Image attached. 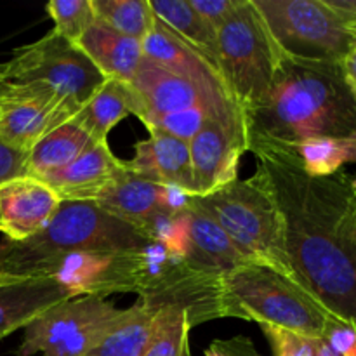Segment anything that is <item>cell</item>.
Segmentation results:
<instances>
[{
	"label": "cell",
	"instance_id": "6da1fadb",
	"mask_svg": "<svg viewBox=\"0 0 356 356\" xmlns=\"http://www.w3.org/2000/svg\"><path fill=\"white\" fill-rule=\"evenodd\" d=\"M270 190L299 284L334 318L356 329L355 176L312 177L291 152L250 149Z\"/></svg>",
	"mask_w": 356,
	"mask_h": 356
},
{
	"label": "cell",
	"instance_id": "7a4b0ae2",
	"mask_svg": "<svg viewBox=\"0 0 356 356\" xmlns=\"http://www.w3.org/2000/svg\"><path fill=\"white\" fill-rule=\"evenodd\" d=\"M249 152L308 139L356 138V101L336 63L282 56L266 99L243 117Z\"/></svg>",
	"mask_w": 356,
	"mask_h": 356
},
{
	"label": "cell",
	"instance_id": "3957f363",
	"mask_svg": "<svg viewBox=\"0 0 356 356\" xmlns=\"http://www.w3.org/2000/svg\"><path fill=\"white\" fill-rule=\"evenodd\" d=\"M110 294H136L156 309L181 308L193 327L225 318L222 273L202 270L155 242L111 256L94 296Z\"/></svg>",
	"mask_w": 356,
	"mask_h": 356
},
{
	"label": "cell",
	"instance_id": "277c9868",
	"mask_svg": "<svg viewBox=\"0 0 356 356\" xmlns=\"http://www.w3.org/2000/svg\"><path fill=\"white\" fill-rule=\"evenodd\" d=\"M148 243L138 228L104 212L96 202H61L40 233L24 242L0 243V275L35 277L37 268L49 257L70 252L113 256Z\"/></svg>",
	"mask_w": 356,
	"mask_h": 356
},
{
	"label": "cell",
	"instance_id": "5b68a950",
	"mask_svg": "<svg viewBox=\"0 0 356 356\" xmlns=\"http://www.w3.org/2000/svg\"><path fill=\"white\" fill-rule=\"evenodd\" d=\"M225 318L277 325L322 339L334 318L292 278L264 264H245L222 275Z\"/></svg>",
	"mask_w": 356,
	"mask_h": 356
},
{
	"label": "cell",
	"instance_id": "8992f818",
	"mask_svg": "<svg viewBox=\"0 0 356 356\" xmlns=\"http://www.w3.org/2000/svg\"><path fill=\"white\" fill-rule=\"evenodd\" d=\"M195 204L204 209L254 263L273 268L299 284L285 247L280 211L256 172L249 179L233 181L207 197H195Z\"/></svg>",
	"mask_w": 356,
	"mask_h": 356
},
{
	"label": "cell",
	"instance_id": "52a82bcc",
	"mask_svg": "<svg viewBox=\"0 0 356 356\" xmlns=\"http://www.w3.org/2000/svg\"><path fill=\"white\" fill-rule=\"evenodd\" d=\"M280 59L259 10L242 0L218 30L216 68L243 117L266 99Z\"/></svg>",
	"mask_w": 356,
	"mask_h": 356
},
{
	"label": "cell",
	"instance_id": "ba28073f",
	"mask_svg": "<svg viewBox=\"0 0 356 356\" xmlns=\"http://www.w3.org/2000/svg\"><path fill=\"white\" fill-rule=\"evenodd\" d=\"M104 80L76 44L54 31L17 47L13 58L0 65V87H42L56 94L75 115Z\"/></svg>",
	"mask_w": 356,
	"mask_h": 356
},
{
	"label": "cell",
	"instance_id": "9c48e42d",
	"mask_svg": "<svg viewBox=\"0 0 356 356\" xmlns=\"http://www.w3.org/2000/svg\"><path fill=\"white\" fill-rule=\"evenodd\" d=\"M252 2L275 47L284 58L339 65L355 45V35L323 0Z\"/></svg>",
	"mask_w": 356,
	"mask_h": 356
},
{
	"label": "cell",
	"instance_id": "30bf717a",
	"mask_svg": "<svg viewBox=\"0 0 356 356\" xmlns=\"http://www.w3.org/2000/svg\"><path fill=\"white\" fill-rule=\"evenodd\" d=\"M125 83L131 90V115H136L139 120L179 113L200 104H216L238 110L228 94L207 89L184 76L167 72L148 59H143L131 82Z\"/></svg>",
	"mask_w": 356,
	"mask_h": 356
},
{
	"label": "cell",
	"instance_id": "8fae6325",
	"mask_svg": "<svg viewBox=\"0 0 356 356\" xmlns=\"http://www.w3.org/2000/svg\"><path fill=\"white\" fill-rule=\"evenodd\" d=\"M249 152L243 118H214L190 141L195 197H207L238 179Z\"/></svg>",
	"mask_w": 356,
	"mask_h": 356
},
{
	"label": "cell",
	"instance_id": "7c38bea8",
	"mask_svg": "<svg viewBox=\"0 0 356 356\" xmlns=\"http://www.w3.org/2000/svg\"><path fill=\"white\" fill-rule=\"evenodd\" d=\"M75 117L51 90L42 87H0V139L30 152L45 134Z\"/></svg>",
	"mask_w": 356,
	"mask_h": 356
},
{
	"label": "cell",
	"instance_id": "4fadbf2b",
	"mask_svg": "<svg viewBox=\"0 0 356 356\" xmlns=\"http://www.w3.org/2000/svg\"><path fill=\"white\" fill-rule=\"evenodd\" d=\"M120 312L113 302L99 296H82L59 302L24 327L16 356L44 355L82 330L115 318Z\"/></svg>",
	"mask_w": 356,
	"mask_h": 356
},
{
	"label": "cell",
	"instance_id": "5bb4252c",
	"mask_svg": "<svg viewBox=\"0 0 356 356\" xmlns=\"http://www.w3.org/2000/svg\"><path fill=\"white\" fill-rule=\"evenodd\" d=\"M61 198L49 184L30 176L0 186V233L9 242H24L51 222Z\"/></svg>",
	"mask_w": 356,
	"mask_h": 356
},
{
	"label": "cell",
	"instance_id": "9a60e30c",
	"mask_svg": "<svg viewBox=\"0 0 356 356\" xmlns=\"http://www.w3.org/2000/svg\"><path fill=\"white\" fill-rule=\"evenodd\" d=\"M125 167L127 162L117 159L108 143H94L70 165L42 181L61 202H94Z\"/></svg>",
	"mask_w": 356,
	"mask_h": 356
},
{
	"label": "cell",
	"instance_id": "2e32d148",
	"mask_svg": "<svg viewBox=\"0 0 356 356\" xmlns=\"http://www.w3.org/2000/svg\"><path fill=\"white\" fill-rule=\"evenodd\" d=\"M75 296L52 278L10 277L0 284V339Z\"/></svg>",
	"mask_w": 356,
	"mask_h": 356
},
{
	"label": "cell",
	"instance_id": "e0dca14e",
	"mask_svg": "<svg viewBox=\"0 0 356 356\" xmlns=\"http://www.w3.org/2000/svg\"><path fill=\"white\" fill-rule=\"evenodd\" d=\"M149 139L134 146L129 169L153 184H170L195 195L190 143L159 131H148Z\"/></svg>",
	"mask_w": 356,
	"mask_h": 356
},
{
	"label": "cell",
	"instance_id": "ac0fdd59",
	"mask_svg": "<svg viewBox=\"0 0 356 356\" xmlns=\"http://www.w3.org/2000/svg\"><path fill=\"white\" fill-rule=\"evenodd\" d=\"M141 47L145 59L162 66L167 72L184 76L191 82L207 87V89L228 94L216 66L211 61H207L200 52L195 51L191 45L181 40L156 17L153 21L149 33L141 40Z\"/></svg>",
	"mask_w": 356,
	"mask_h": 356
},
{
	"label": "cell",
	"instance_id": "d6986e66",
	"mask_svg": "<svg viewBox=\"0 0 356 356\" xmlns=\"http://www.w3.org/2000/svg\"><path fill=\"white\" fill-rule=\"evenodd\" d=\"M186 216L190 226V249H188L186 261H190L191 264L202 270L225 275L236 268L254 263L235 245L225 229L204 209L195 204V198Z\"/></svg>",
	"mask_w": 356,
	"mask_h": 356
},
{
	"label": "cell",
	"instance_id": "ffe728a7",
	"mask_svg": "<svg viewBox=\"0 0 356 356\" xmlns=\"http://www.w3.org/2000/svg\"><path fill=\"white\" fill-rule=\"evenodd\" d=\"M76 47L90 59L106 80L131 82L143 63L141 40L117 33L106 24L94 21L80 37Z\"/></svg>",
	"mask_w": 356,
	"mask_h": 356
},
{
	"label": "cell",
	"instance_id": "44dd1931",
	"mask_svg": "<svg viewBox=\"0 0 356 356\" xmlns=\"http://www.w3.org/2000/svg\"><path fill=\"white\" fill-rule=\"evenodd\" d=\"M94 202L104 212L141 232L149 216L159 211V184L138 176L127 165Z\"/></svg>",
	"mask_w": 356,
	"mask_h": 356
},
{
	"label": "cell",
	"instance_id": "7402d4cb",
	"mask_svg": "<svg viewBox=\"0 0 356 356\" xmlns=\"http://www.w3.org/2000/svg\"><path fill=\"white\" fill-rule=\"evenodd\" d=\"M92 145L94 141L86 129L75 118H70L68 122L45 134L28 152L24 176L42 181L49 174L58 172L63 167L70 165Z\"/></svg>",
	"mask_w": 356,
	"mask_h": 356
},
{
	"label": "cell",
	"instance_id": "603a6c76",
	"mask_svg": "<svg viewBox=\"0 0 356 356\" xmlns=\"http://www.w3.org/2000/svg\"><path fill=\"white\" fill-rule=\"evenodd\" d=\"M156 312L159 309L141 301L124 309L86 356H143L152 337Z\"/></svg>",
	"mask_w": 356,
	"mask_h": 356
},
{
	"label": "cell",
	"instance_id": "cb8c5ba5",
	"mask_svg": "<svg viewBox=\"0 0 356 356\" xmlns=\"http://www.w3.org/2000/svg\"><path fill=\"white\" fill-rule=\"evenodd\" d=\"M131 90L127 83L104 80L103 86L89 97L73 118L86 129L94 143H108V134L122 118L131 115Z\"/></svg>",
	"mask_w": 356,
	"mask_h": 356
},
{
	"label": "cell",
	"instance_id": "d4e9b609",
	"mask_svg": "<svg viewBox=\"0 0 356 356\" xmlns=\"http://www.w3.org/2000/svg\"><path fill=\"white\" fill-rule=\"evenodd\" d=\"M149 7L156 19L216 66L218 31L198 16L190 0H149Z\"/></svg>",
	"mask_w": 356,
	"mask_h": 356
},
{
	"label": "cell",
	"instance_id": "484cf974",
	"mask_svg": "<svg viewBox=\"0 0 356 356\" xmlns=\"http://www.w3.org/2000/svg\"><path fill=\"white\" fill-rule=\"evenodd\" d=\"M284 152H291L308 176L329 177L356 162V138L308 139Z\"/></svg>",
	"mask_w": 356,
	"mask_h": 356
},
{
	"label": "cell",
	"instance_id": "4316f807",
	"mask_svg": "<svg viewBox=\"0 0 356 356\" xmlns=\"http://www.w3.org/2000/svg\"><path fill=\"white\" fill-rule=\"evenodd\" d=\"M96 21L117 33L143 40L155 21L149 0H92Z\"/></svg>",
	"mask_w": 356,
	"mask_h": 356
},
{
	"label": "cell",
	"instance_id": "83f0119b",
	"mask_svg": "<svg viewBox=\"0 0 356 356\" xmlns=\"http://www.w3.org/2000/svg\"><path fill=\"white\" fill-rule=\"evenodd\" d=\"M191 329L190 315L184 309L174 306L160 308L143 356H190Z\"/></svg>",
	"mask_w": 356,
	"mask_h": 356
},
{
	"label": "cell",
	"instance_id": "f1b7e54d",
	"mask_svg": "<svg viewBox=\"0 0 356 356\" xmlns=\"http://www.w3.org/2000/svg\"><path fill=\"white\" fill-rule=\"evenodd\" d=\"M47 13L54 23L52 31L73 44H76L96 21L92 0H52L47 3Z\"/></svg>",
	"mask_w": 356,
	"mask_h": 356
},
{
	"label": "cell",
	"instance_id": "f546056e",
	"mask_svg": "<svg viewBox=\"0 0 356 356\" xmlns=\"http://www.w3.org/2000/svg\"><path fill=\"white\" fill-rule=\"evenodd\" d=\"M275 356H315V339L277 325H259Z\"/></svg>",
	"mask_w": 356,
	"mask_h": 356
},
{
	"label": "cell",
	"instance_id": "4dcf8cb0",
	"mask_svg": "<svg viewBox=\"0 0 356 356\" xmlns=\"http://www.w3.org/2000/svg\"><path fill=\"white\" fill-rule=\"evenodd\" d=\"M240 2L242 0H190L198 16L216 31L235 13Z\"/></svg>",
	"mask_w": 356,
	"mask_h": 356
},
{
	"label": "cell",
	"instance_id": "1f68e13d",
	"mask_svg": "<svg viewBox=\"0 0 356 356\" xmlns=\"http://www.w3.org/2000/svg\"><path fill=\"white\" fill-rule=\"evenodd\" d=\"M322 339L339 356H356V329L341 320H332Z\"/></svg>",
	"mask_w": 356,
	"mask_h": 356
},
{
	"label": "cell",
	"instance_id": "d6a6232c",
	"mask_svg": "<svg viewBox=\"0 0 356 356\" xmlns=\"http://www.w3.org/2000/svg\"><path fill=\"white\" fill-rule=\"evenodd\" d=\"M195 195L179 186L159 184V211L169 216H181L190 211Z\"/></svg>",
	"mask_w": 356,
	"mask_h": 356
},
{
	"label": "cell",
	"instance_id": "836d02e7",
	"mask_svg": "<svg viewBox=\"0 0 356 356\" xmlns=\"http://www.w3.org/2000/svg\"><path fill=\"white\" fill-rule=\"evenodd\" d=\"M26 152L0 139V186L16 177L24 176Z\"/></svg>",
	"mask_w": 356,
	"mask_h": 356
},
{
	"label": "cell",
	"instance_id": "e575fe53",
	"mask_svg": "<svg viewBox=\"0 0 356 356\" xmlns=\"http://www.w3.org/2000/svg\"><path fill=\"white\" fill-rule=\"evenodd\" d=\"M256 353L252 343L247 339H229V341H214L205 351V356H250Z\"/></svg>",
	"mask_w": 356,
	"mask_h": 356
},
{
	"label": "cell",
	"instance_id": "d590c367",
	"mask_svg": "<svg viewBox=\"0 0 356 356\" xmlns=\"http://www.w3.org/2000/svg\"><path fill=\"white\" fill-rule=\"evenodd\" d=\"M323 2L348 28L356 24V0H323Z\"/></svg>",
	"mask_w": 356,
	"mask_h": 356
},
{
	"label": "cell",
	"instance_id": "8d00e7d4",
	"mask_svg": "<svg viewBox=\"0 0 356 356\" xmlns=\"http://www.w3.org/2000/svg\"><path fill=\"white\" fill-rule=\"evenodd\" d=\"M341 70H343V75L346 79V82L350 86H356V42L353 47L348 51V54L344 56L343 61L339 63Z\"/></svg>",
	"mask_w": 356,
	"mask_h": 356
},
{
	"label": "cell",
	"instance_id": "74e56055",
	"mask_svg": "<svg viewBox=\"0 0 356 356\" xmlns=\"http://www.w3.org/2000/svg\"><path fill=\"white\" fill-rule=\"evenodd\" d=\"M315 356H339L325 339H315Z\"/></svg>",
	"mask_w": 356,
	"mask_h": 356
},
{
	"label": "cell",
	"instance_id": "f35d334b",
	"mask_svg": "<svg viewBox=\"0 0 356 356\" xmlns=\"http://www.w3.org/2000/svg\"><path fill=\"white\" fill-rule=\"evenodd\" d=\"M348 86H350V83H348ZM350 89H351V92H353L355 101H356V86H350Z\"/></svg>",
	"mask_w": 356,
	"mask_h": 356
},
{
	"label": "cell",
	"instance_id": "ab89813d",
	"mask_svg": "<svg viewBox=\"0 0 356 356\" xmlns=\"http://www.w3.org/2000/svg\"><path fill=\"white\" fill-rule=\"evenodd\" d=\"M7 278H10V277H7V275H0V284H2V282H6Z\"/></svg>",
	"mask_w": 356,
	"mask_h": 356
},
{
	"label": "cell",
	"instance_id": "60d3db41",
	"mask_svg": "<svg viewBox=\"0 0 356 356\" xmlns=\"http://www.w3.org/2000/svg\"><path fill=\"white\" fill-rule=\"evenodd\" d=\"M350 30H351V33H353L355 37H356V24H353V26H350Z\"/></svg>",
	"mask_w": 356,
	"mask_h": 356
},
{
	"label": "cell",
	"instance_id": "b9f144b4",
	"mask_svg": "<svg viewBox=\"0 0 356 356\" xmlns=\"http://www.w3.org/2000/svg\"><path fill=\"white\" fill-rule=\"evenodd\" d=\"M355 193H356V177H355Z\"/></svg>",
	"mask_w": 356,
	"mask_h": 356
},
{
	"label": "cell",
	"instance_id": "7bdbcfd3",
	"mask_svg": "<svg viewBox=\"0 0 356 356\" xmlns=\"http://www.w3.org/2000/svg\"><path fill=\"white\" fill-rule=\"evenodd\" d=\"M250 356H257V355H256V353H252V355H250Z\"/></svg>",
	"mask_w": 356,
	"mask_h": 356
}]
</instances>
